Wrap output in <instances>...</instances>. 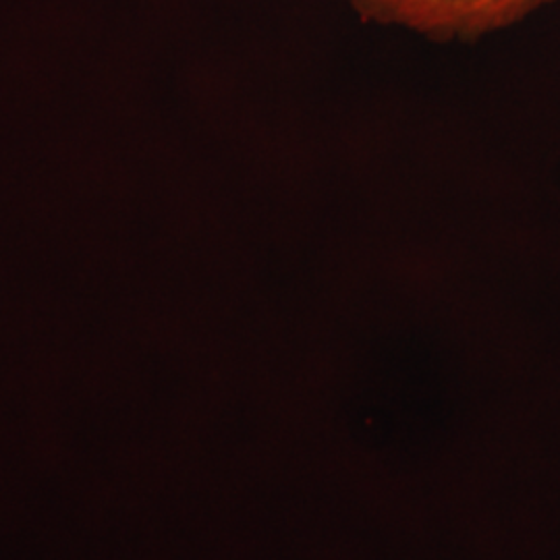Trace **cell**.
Returning a JSON list of instances; mask_svg holds the SVG:
<instances>
[{
	"label": "cell",
	"mask_w": 560,
	"mask_h": 560,
	"mask_svg": "<svg viewBox=\"0 0 560 560\" xmlns=\"http://www.w3.org/2000/svg\"><path fill=\"white\" fill-rule=\"evenodd\" d=\"M368 23L432 40H476L506 30L555 0H349Z\"/></svg>",
	"instance_id": "6da1fadb"
}]
</instances>
